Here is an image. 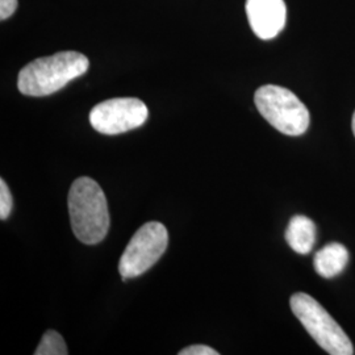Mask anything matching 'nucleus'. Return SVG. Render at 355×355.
Returning <instances> with one entry per match:
<instances>
[{
  "instance_id": "obj_1",
  "label": "nucleus",
  "mask_w": 355,
  "mask_h": 355,
  "mask_svg": "<svg viewBox=\"0 0 355 355\" xmlns=\"http://www.w3.org/2000/svg\"><path fill=\"white\" fill-rule=\"evenodd\" d=\"M89 58L78 51H60L26 64L17 78L19 91L26 96H48L89 70Z\"/></svg>"
},
{
  "instance_id": "obj_2",
  "label": "nucleus",
  "mask_w": 355,
  "mask_h": 355,
  "mask_svg": "<svg viewBox=\"0 0 355 355\" xmlns=\"http://www.w3.org/2000/svg\"><path fill=\"white\" fill-rule=\"evenodd\" d=\"M71 228L76 239L86 245L104 240L110 230V211L101 186L91 178H78L67 198Z\"/></svg>"
},
{
  "instance_id": "obj_3",
  "label": "nucleus",
  "mask_w": 355,
  "mask_h": 355,
  "mask_svg": "<svg viewBox=\"0 0 355 355\" xmlns=\"http://www.w3.org/2000/svg\"><path fill=\"white\" fill-rule=\"evenodd\" d=\"M292 312L312 338L328 354H354V347L343 328L312 296L299 292L290 300Z\"/></svg>"
},
{
  "instance_id": "obj_4",
  "label": "nucleus",
  "mask_w": 355,
  "mask_h": 355,
  "mask_svg": "<svg viewBox=\"0 0 355 355\" xmlns=\"http://www.w3.org/2000/svg\"><path fill=\"white\" fill-rule=\"evenodd\" d=\"M254 102L267 121L287 136H302L309 127V111L290 89L266 85L255 91Z\"/></svg>"
},
{
  "instance_id": "obj_5",
  "label": "nucleus",
  "mask_w": 355,
  "mask_h": 355,
  "mask_svg": "<svg viewBox=\"0 0 355 355\" xmlns=\"http://www.w3.org/2000/svg\"><path fill=\"white\" fill-rule=\"evenodd\" d=\"M168 243V233L164 224L150 221L141 227L128 243L119 262L123 279L140 277L154 266L164 255Z\"/></svg>"
},
{
  "instance_id": "obj_6",
  "label": "nucleus",
  "mask_w": 355,
  "mask_h": 355,
  "mask_svg": "<svg viewBox=\"0 0 355 355\" xmlns=\"http://www.w3.org/2000/svg\"><path fill=\"white\" fill-rule=\"evenodd\" d=\"M148 107L136 98H114L99 103L89 112V123L103 135H120L141 127L148 119Z\"/></svg>"
},
{
  "instance_id": "obj_7",
  "label": "nucleus",
  "mask_w": 355,
  "mask_h": 355,
  "mask_svg": "<svg viewBox=\"0 0 355 355\" xmlns=\"http://www.w3.org/2000/svg\"><path fill=\"white\" fill-rule=\"evenodd\" d=\"M246 15L254 33L271 40L286 26L287 8L283 0H246Z\"/></svg>"
},
{
  "instance_id": "obj_8",
  "label": "nucleus",
  "mask_w": 355,
  "mask_h": 355,
  "mask_svg": "<svg viewBox=\"0 0 355 355\" xmlns=\"http://www.w3.org/2000/svg\"><path fill=\"white\" fill-rule=\"evenodd\" d=\"M347 249L341 243L333 242L318 250L315 255L313 265L318 275L322 278H333L343 272V268L347 265Z\"/></svg>"
},
{
  "instance_id": "obj_9",
  "label": "nucleus",
  "mask_w": 355,
  "mask_h": 355,
  "mask_svg": "<svg viewBox=\"0 0 355 355\" xmlns=\"http://www.w3.org/2000/svg\"><path fill=\"white\" fill-rule=\"evenodd\" d=\"M286 240L297 254L311 253L316 240L315 223L306 216H293L286 230Z\"/></svg>"
},
{
  "instance_id": "obj_10",
  "label": "nucleus",
  "mask_w": 355,
  "mask_h": 355,
  "mask_svg": "<svg viewBox=\"0 0 355 355\" xmlns=\"http://www.w3.org/2000/svg\"><path fill=\"white\" fill-rule=\"evenodd\" d=\"M36 355H67L69 350L64 337L55 330H48L42 336V340L37 346Z\"/></svg>"
},
{
  "instance_id": "obj_11",
  "label": "nucleus",
  "mask_w": 355,
  "mask_h": 355,
  "mask_svg": "<svg viewBox=\"0 0 355 355\" xmlns=\"http://www.w3.org/2000/svg\"><path fill=\"white\" fill-rule=\"evenodd\" d=\"M13 207L12 195L4 179H0V218L6 220L11 214Z\"/></svg>"
},
{
  "instance_id": "obj_12",
  "label": "nucleus",
  "mask_w": 355,
  "mask_h": 355,
  "mask_svg": "<svg viewBox=\"0 0 355 355\" xmlns=\"http://www.w3.org/2000/svg\"><path fill=\"white\" fill-rule=\"evenodd\" d=\"M179 355H218V352H216L215 349L205 346V345H192L189 347L182 349Z\"/></svg>"
},
{
  "instance_id": "obj_13",
  "label": "nucleus",
  "mask_w": 355,
  "mask_h": 355,
  "mask_svg": "<svg viewBox=\"0 0 355 355\" xmlns=\"http://www.w3.org/2000/svg\"><path fill=\"white\" fill-rule=\"evenodd\" d=\"M17 8V0H0V19L4 21L12 16Z\"/></svg>"
},
{
  "instance_id": "obj_14",
  "label": "nucleus",
  "mask_w": 355,
  "mask_h": 355,
  "mask_svg": "<svg viewBox=\"0 0 355 355\" xmlns=\"http://www.w3.org/2000/svg\"><path fill=\"white\" fill-rule=\"evenodd\" d=\"M352 127H353V133H354L355 136V112L353 114V123H352Z\"/></svg>"
}]
</instances>
